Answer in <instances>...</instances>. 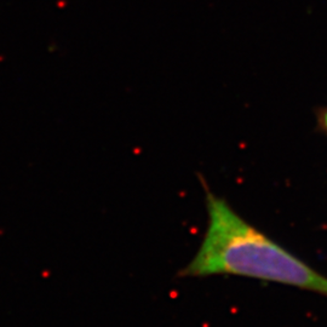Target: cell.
Returning <instances> with one entry per match:
<instances>
[{"label":"cell","mask_w":327,"mask_h":327,"mask_svg":"<svg viewBox=\"0 0 327 327\" xmlns=\"http://www.w3.org/2000/svg\"><path fill=\"white\" fill-rule=\"evenodd\" d=\"M207 227L182 276L234 275L276 282L327 297V277L251 225L206 189Z\"/></svg>","instance_id":"6da1fadb"},{"label":"cell","mask_w":327,"mask_h":327,"mask_svg":"<svg viewBox=\"0 0 327 327\" xmlns=\"http://www.w3.org/2000/svg\"><path fill=\"white\" fill-rule=\"evenodd\" d=\"M316 129L323 134L327 135V105L320 107L315 110Z\"/></svg>","instance_id":"7a4b0ae2"}]
</instances>
